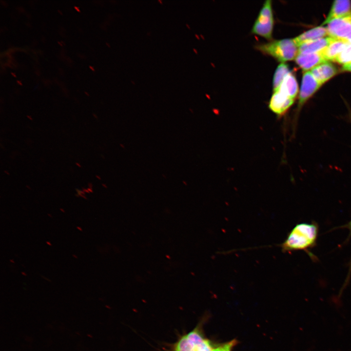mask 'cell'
Masks as SVG:
<instances>
[{"mask_svg":"<svg viewBox=\"0 0 351 351\" xmlns=\"http://www.w3.org/2000/svg\"><path fill=\"white\" fill-rule=\"evenodd\" d=\"M317 226L314 223H301L289 233L280 246L284 252L304 250L315 245Z\"/></svg>","mask_w":351,"mask_h":351,"instance_id":"1","label":"cell"},{"mask_svg":"<svg viewBox=\"0 0 351 351\" xmlns=\"http://www.w3.org/2000/svg\"><path fill=\"white\" fill-rule=\"evenodd\" d=\"M256 48L281 63L295 58L298 52V46L293 39L272 40L257 45Z\"/></svg>","mask_w":351,"mask_h":351,"instance_id":"2","label":"cell"},{"mask_svg":"<svg viewBox=\"0 0 351 351\" xmlns=\"http://www.w3.org/2000/svg\"><path fill=\"white\" fill-rule=\"evenodd\" d=\"M274 24L272 1H265L260 10L252 29L253 34L262 36L268 39L272 38Z\"/></svg>","mask_w":351,"mask_h":351,"instance_id":"3","label":"cell"},{"mask_svg":"<svg viewBox=\"0 0 351 351\" xmlns=\"http://www.w3.org/2000/svg\"><path fill=\"white\" fill-rule=\"evenodd\" d=\"M327 24L329 37L351 44V17L334 19Z\"/></svg>","mask_w":351,"mask_h":351,"instance_id":"4","label":"cell"},{"mask_svg":"<svg viewBox=\"0 0 351 351\" xmlns=\"http://www.w3.org/2000/svg\"><path fill=\"white\" fill-rule=\"evenodd\" d=\"M321 85L314 78L311 71H306L303 74L299 94L298 109L303 106Z\"/></svg>","mask_w":351,"mask_h":351,"instance_id":"5","label":"cell"},{"mask_svg":"<svg viewBox=\"0 0 351 351\" xmlns=\"http://www.w3.org/2000/svg\"><path fill=\"white\" fill-rule=\"evenodd\" d=\"M204 338L197 329L182 336L175 346V351H199L198 345Z\"/></svg>","mask_w":351,"mask_h":351,"instance_id":"6","label":"cell"},{"mask_svg":"<svg viewBox=\"0 0 351 351\" xmlns=\"http://www.w3.org/2000/svg\"><path fill=\"white\" fill-rule=\"evenodd\" d=\"M294 99L282 94L279 91H274L270 99L269 107L278 116L283 115L292 105Z\"/></svg>","mask_w":351,"mask_h":351,"instance_id":"7","label":"cell"},{"mask_svg":"<svg viewBox=\"0 0 351 351\" xmlns=\"http://www.w3.org/2000/svg\"><path fill=\"white\" fill-rule=\"evenodd\" d=\"M295 59L297 65L306 72L328 61L324 58L321 52L306 54H298Z\"/></svg>","mask_w":351,"mask_h":351,"instance_id":"8","label":"cell"},{"mask_svg":"<svg viewBox=\"0 0 351 351\" xmlns=\"http://www.w3.org/2000/svg\"><path fill=\"white\" fill-rule=\"evenodd\" d=\"M351 17V1L349 0L334 1L331 10L324 24H327L331 20Z\"/></svg>","mask_w":351,"mask_h":351,"instance_id":"9","label":"cell"},{"mask_svg":"<svg viewBox=\"0 0 351 351\" xmlns=\"http://www.w3.org/2000/svg\"><path fill=\"white\" fill-rule=\"evenodd\" d=\"M311 73L314 78L323 84L338 73V69L329 61L324 62L312 69Z\"/></svg>","mask_w":351,"mask_h":351,"instance_id":"10","label":"cell"},{"mask_svg":"<svg viewBox=\"0 0 351 351\" xmlns=\"http://www.w3.org/2000/svg\"><path fill=\"white\" fill-rule=\"evenodd\" d=\"M334 39L331 37L305 42L298 47V54H306L322 51Z\"/></svg>","mask_w":351,"mask_h":351,"instance_id":"11","label":"cell"},{"mask_svg":"<svg viewBox=\"0 0 351 351\" xmlns=\"http://www.w3.org/2000/svg\"><path fill=\"white\" fill-rule=\"evenodd\" d=\"M351 43L335 39L322 51L321 53L328 61H334L337 57Z\"/></svg>","mask_w":351,"mask_h":351,"instance_id":"12","label":"cell"},{"mask_svg":"<svg viewBox=\"0 0 351 351\" xmlns=\"http://www.w3.org/2000/svg\"><path fill=\"white\" fill-rule=\"evenodd\" d=\"M328 35L327 28L318 26L303 33L293 39L299 47V45L305 42L325 38Z\"/></svg>","mask_w":351,"mask_h":351,"instance_id":"13","label":"cell"},{"mask_svg":"<svg viewBox=\"0 0 351 351\" xmlns=\"http://www.w3.org/2000/svg\"><path fill=\"white\" fill-rule=\"evenodd\" d=\"M276 91L295 99L298 93V84L295 76L290 72L286 76Z\"/></svg>","mask_w":351,"mask_h":351,"instance_id":"14","label":"cell"},{"mask_svg":"<svg viewBox=\"0 0 351 351\" xmlns=\"http://www.w3.org/2000/svg\"><path fill=\"white\" fill-rule=\"evenodd\" d=\"M290 72L287 64L281 63L278 65L273 77V91H276L279 87L285 78Z\"/></svg>","mask_w":351,"mask_h":351,"instance_id":"15","label":"cell"},{"mask_svg":"<svg viewBox=\"0 0 351 351\" xmlns=\"http://www.w3.org/2000/svg\"><path fill=\"white\" fill-rule=\"evenodd\" d=\"M334 61L343 65L351 63V44L337 57Z\"/></svg>","mask_w":351,"mask_h":351,"instance_id":"16","label":"cell"},{"mask_svg":"<svg viewBox=\"0 0 351 351\" xmlns=\"http://www.w3.org/2000/svg\"><path fill=\"white\" fill-rule=\"evenodd\" d=\"M235 344V340H232L223 344L214 349H213L212 351H231L233 347Z\"/></svg>","mask_w":351,"mask_h":351,"instance_id":"17","label":"cell"},{"mask_svg":"<svg viewBox=\"0 0 351 351\" xmlns=\"http://www.w3.org/2000/svg\"><path fill=\"white\" fill-rule=\"evenodd\" d=\"M342 70L343 71L351 72V63L343 65Z\"/></svg>","mask_w":351,"mask_h":351,"instance_id":"18","label":"cell"},{"mask_svg":"<svg viewBox=\"0 0 351 351\" xmlns=\"http://www.w3.org/2000/svg\"><path fill=\"white\" fill-rule=\"evenodd\" d=\"M349 272H348V276H347V279H346V281H345L346 283H347V282L348 281L349 279L350 276V275L351 274V261H350V267H349Z\"/></svg>","mask_w":351,"mask_h":351,"instance_id":"19","label":"cell"},{"mask_svg":"<svg viewBox=\"0 0 351 351\" xmlns=\"http://www.w3.org/2000/svg\"><path fill=\"white\" fill-rule=\"evenodd\" d=\"M347 227L350 229V230L351 231V220L349 222V223L347 224Z\"/></svg>","mask_w":351,"mask_h":351,"instance_id":"20","label":"cell"},{"mask_svg":"<svg viewBox=\"0 0 351 351\" xmlns=\"http://www.w3.org/2000/svg\"><path fill=\"white\" fill-rule=\"evenodd\" d=\"M83 191L85 193H90V192H89V191L87 189H86L84 188H83Z\"/></svg>","mask_w":351,"mask_h":351,"instance_id":"21","label":"cell"},{"mask_svg":"<svg viewBox=\"0 0 351 351\" xmlns=\"http://www.w3.org/2000/svg\"><path fill=\"white\" fill-rule=\"evenodd\" d=\"M74 8L78 12H80V10L78 7L75 6Z\"/></svg>","mask_w":351,"mask_h":351,"instance_id":"22","label":"cell"},{"mask_svg":"<svg viewBox=\"0 0 351 351\" xmlns=\"http://www.w3.org/2000/svg\"><path fill=\"white\" fill-rule=\"evenodd\" d=\"M46 243L47 244L49 245V246H52V244L49 241H46Z\"/></svg>","mask_w":351,"mask_h":351,"instance_id":"23","label":"cell"},{"mask_svg":"<svg viewBox=\"0 0 351 351\" xmlns=\"http://www.w3.org/2000/svg\"><path fill=\"white\" fill-rule=\"evenodd\" d=\"M77 228L78 230H79V231H82V228H81L80 227H78V226H77Z\"/></svg>","mask_w":351,"mask_h":351,"instance_id":"24","label":"cell"},{"mask_svg":"<svg viewBox=\"0 0 351 351\" xmlns=\"http://www.w3.org/2000/svg\"><path fill=\"white\" fill-rule=\"evenodd\" d=\"M87 190L89 191V192L90 193H93V190L91 188H88Z\"/></svg>","mask_w":351,"mask_h":351,"instance_id":"25","label":"cell"},{"mask_svg":"<svg viewBox=\"0 0 351 351\" xmlns=\"http://www.w3.org/2000/svg\"><path fill=\"white\" fill-rule=\"evenodd\" d=\"M17 83H18L19 84H20V85H22V83H21V81H19V80H17Z\"/></svg>","mask_w":351,"mask_h":351,"instance_id":"26","label":"cell"},{"mask_svg":"<svg viewBox=\"0 0 351 351\" xmlns=\"http://www.w3.org/2000/svg\"><path fill=\"white\" fill-rule=\"evenodd\" d=\"M89 68H91L93 71H95V69L93 67H92L91 66H89Z\"/></svg>","mask_w":351,"mask_h":351,"instance_id":"27","label":"cell"},{"mask_svg":"<svg viewBox=\"0 0 351 351\" xmlns=\"http://www.w3.org/2000/svg\"><path fill=\"white\" fill-rule=\"evenodd\" d=\"M21 274H22V275H24V276L27 275V274H26L25 272H21Z\"/></svg>","mask_w":351,"mask_h":351,"instance_id":"28","label":"cell"},{"mask_svg":"<svg viewBox=\"0 0 351 351\" xmlns=\"http://www.w3.org/2000/svg\"><path fill=\"white\" fill-rule=\"evenodd\" d=\"M11 74L13 77H16V75L14 73H11Z\"/></svg>","mask_w":351,"mask_h":351,"instance_id":"29","label":"cell"},{"mask_svg":"<svg viewBox=\"0 0 351 351\" xmlns=\"http://www.w3.org/2000/svg\"><path fill=\"white\" fill-rule=\"evenodd\" d=\"M72 255H73V256L75 258H78V256H77V255H76L75 254H73Z\"/></svg>","mask_w":351,"mask_h":351,"instance_id":"30","label":"cell"},{"mask_svg":"<svg viewBox=\"0 0 351 351\" xmlns=\"http://www.w3.org/2000/svg\"><path fill=\"white\" fill-rule=\"evenodd\" d=\"M88 185H89V188L91 189V188H92V187L91 184V183H89Z\"/></svg>","mask_w":351,"mask_h":351,"instance_id":"31","label":"cell"},{"mask_svg":"<svg viewBox=\"0 0 351 351\" xmlns=\"http://www.w3.org/2000/svg\"><path fill=\"white\" fill-rule=\"evenodd\" d=\"M60 210L61 212H63V213L65 212V211L63 209L60 208Z\"/></svg>","mask_w":351,"mask_h":351,"instance_id":"32","label":"cell"},{"mask_svg":"<svg viewBox=\"0 0 351 351\" xmlns=\"http://www.w3.org/2000/svg\"><path fill=\"white\" fill-rule=\"evenodd\" d=\"M10 261L11 262H12V263H15V262H14V261L13 260L10 259Z\"/></svg>","mask_w":351,"mask_h":351,"instance_id":"33","label":"cell"},{"mask_svg":"<svg viewBox=\"0 0 351 351\" xmlns=\"http://www.w3.org/2000/svg\"><path fill=\"white\" fill-rule=\"evenodd\" d=\"M79 164V163H76V164H77L78 166L79 167H80L81 166H80L79 164Z\"/></svg>","mask_w":351,"mask_h":351,"instance_id":"34","label":"cell"},{"mask_svg":"<svg viewBox=\"0 0 351 351\" xmlns=\"http://www.w3.org/2000/svg\"><path fill=\"white\" fill-rule=\"evenodd\" d=\"M158 1H159L161 4H162V1H161V0H158Z\"/></svg>","mask_w":351,"mask_h":351,"instance_id":"35","label":"cell"},{"mask_svg":"<svg viewBox=\"0 0 351 351\" xmlns=\"http://www.w3.org/2000/svg\"><path fill=\"white\" fill-rule=\"evenodd\" d=\"M48 215L50 217H52V215H51L50 214H48Z\"/></svg>","mask_w":351,"mask_h":351,"instance_id":"36","label":"cell"},{"mask_svg":"<svg viewBox=\"0 0 351 351\" xmlns=\"http://www.w3.org/2000/svg\"><path fill=\"white\" fill-rule=\"evenodd\" d=\"M85 94H86L87 96H89V95L88 94V93H87V92H85Z\"/></svg>","mask_w":351,"mask_h":351,"instance_id":"37","label":"cell"}]
</instances>
